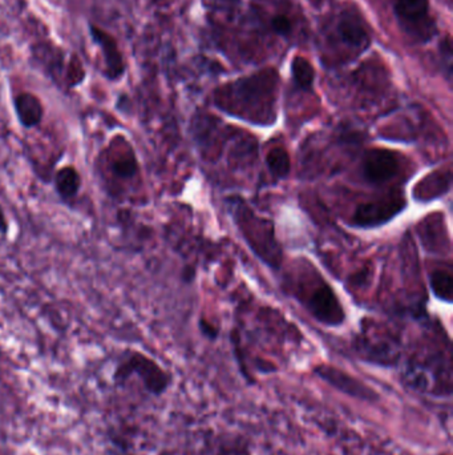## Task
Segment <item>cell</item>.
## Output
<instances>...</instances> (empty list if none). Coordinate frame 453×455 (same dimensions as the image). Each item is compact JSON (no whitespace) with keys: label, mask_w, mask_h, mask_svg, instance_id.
<instances>
[{"label":"cell","mask_w":453,"mask_h":455,"mask_svg":"<svg viewBox=\"0 0 453 455\" xmlns=\"http://www.w3.org/2000/svg\"><path fill=\"white\" fill-rule=\"evenodd\" d=\"M275 94V76L262 74L238 80L217 95L218 107L238 117L250 120H271Z\"/></svg>","instance_id":"obj_1"},{"label":"cell","mask_w":453,"mask_h":455,"mask_svg":"<svg viewBox=\"0 0 453 455\" xmlns=\"http://www.w3.org/2000/svg\"><path fill=\"white\" fill-rule=\"evenodd\" d=\"M234 206L235 220L251 248L271 266H277L280 264V249L277 242L274 241L273 226L268 221L260 220L241 203Z\"/></svg>","instance_id":"obj_2"},{"label":"cell","mask_w":453,"mask_h":455,"mask_svg":"<svg viewBox=\"0 0 453 455\" xmlns=\"http://www.w3.org/2000/svg\"><path fill=\"white\" fill-rule=\"evenodd\" d=\"M141 378L145 389L153 394H161L169 385V377L153 359L144 356L143 353L131 351L128 353L115 370V381L124 382L131 376Z\"/></svg>","instance_id":"obj_3"},{"label":"cell","mask_w":453,"mask_h":455,"mask_svg":"<svg viewBox=\"0 0 453 455\" xmlns=\"http://www.w3.org/2000/svg\"><path fill=\"white\" fill-rule=\"evenodd\" d=\"M104 165V172L109 183L124 185L138 174L140 166L135 149L123 136H116L98 160Z\"/></svg>","instance_id":"obj_4"},{"label":"cell","mask_w":453,"mask_h":455,"mask_svg":"<svg viewBox=\"0 0 453 455\" xmlns=\"http://www.w3.org/2000/svg\"><path fill=\"white\" fill-rule=\"evenodd\" d=\"M394 10L402 29L414 39L427 41L434 36V24L429 16L428 0H394Z\"/></svg>","instance_id":"obj_5"},{"label":"cell","mask_w":453,"mask_h":455,"mask_svg":"<svg viewBox=\"0 0 453 455\" xmlns=\"http://www.w3.org/2000/svg\"><path fill=\"white\" fill-rule=\"evenodd\" d=\"M405 200L399 194H388L379 200L362 204L354 214V223L359 226H377L390 221L396 214L403 211Z\"/></svg>","instance_id":"obj_6"},{"label":"cell","mask_w":453,"mask_h":455,"mask_svg":"<svg viewBox=\"0 0 453 455\" xmlns=\"http://www.w3.org/2000/svg\"><path fill=\"white\" fill-rule=\"evenodd\" d=\"M331 39L337 40V44L346 47L350 52H360L368 44V34L363 21L354 12H343L337 16L332 27Z\"/></svg>","instance_id":"obj_7"},{"label":"cell","mask_w":453,"mask_h":455,"mask_svg":"<svg viewBox=\"0 0 453 455\" xmlns=\"http://www.w3.org/2000/svg\"><path fill=\"white\" fill-rule=\"evenodd\" d=\"M363 176L371 184H383L394 179L400 169V159L392 151L372 149L363 160Z\"/></svg>","instance_id":"obj_8"},{"label":"cell","mask_w":453,"mask_h":455,"mask_svg":"<svg viewBox=\"0 0 453 455\" xmlns=\"http://www.w3.org/2000/svg\"><path fill=\"white\" fill-rule=\"evenodd\" d=\"M307 309L317 320L327 325H339L345 320V313L335 293L323 282L310 294Z\"/></svg>","instance_id":"obj_9"},{"label":"cell","mask_w":453,"mask_h":455,"mask_svg":"<svg viewBox=\"0 0 453 455\" xmlns=\"http://www.w3.org/2000/svg\"><path fill=\"white\" fill-rule=\"evenodd\" d=\"M315 373L322 379H325L327 384L332 385L334 388L346 393L351 397L359 398L363 401H372V399L377 398L372 389L368 388L357 378L351 377L350 374L339 370V369L322 365V366L315 369Z\"/></svg>","instance_id":"obj_10"},{"label":"cell","mask_w":453,"mask_h":455,"mask_svg":"<svg viewBox=\"0 0 453 455\" xmlns=\"http://www.w3.org/2000/svg\"><path fill=\"white\" fill-rule=\"evenodd\" d=\"M89 29H91L92 39L101 49L104 63H106V78L109 80H117L121 78L126 71V66H124V59L118 49L116 40L109 34H106L104 29L96 26H91Z\"/></svg>","instance_id":"obj_11"},{"label":"cell","mask_w":453,"mask_h":455,"mask_svg":"<svg viewBox=\"0 0 453 455\" xmlns=\"http://www.w3.org/2000/svg\"><path fill=\"white\" fill-rule=\"evenodd\" d=\"M12 103L15 115L23 128L31 129L41 124L44 116V107L36 95L31 92H21L14 97Z\"/></svg>","instance_id":"obj_12"},{"label":"cell","mask_w":453,"mask_h":455,"mask_svg":"<svg viewBox=\"0 0 453 455\" xmlns=\"http://www.w3.org/2000/svg\"><path fill=\"white\" fill-rule=\"evenodd\" d=\"M55 191L64 201H69L78 196L81 189V176L73 165H66L60 168L54 179Z\"/></svg>","instance_id":"obj_13"},{"label":"cell","mask_w":453,"mask_h":455,"mask_svg":"<svg viewBox=\"0 0 453 455\" xmlns=\"http://www.w3.org/2000/svg\"><path fill=\"white\" fill-rule=\"evenodd\" d=\"M452 274L449 271H436L431 276V288L434 296L445 302L452 301Z\"/></svg>","instance_id":"obj_14"},{"label":"cell","mask_w":453,"mask_h":455,"mask_svg":"<svg viewBox=\"0 0 453 455\" xmlns=\"http://www.w3.org/2000/svg\"><path fill=\"white\" fill-rule=\"evenodd\" d=\"M292 76L295 84L302 89H310L314 83V68L309 60L303 58H295L292 60Z\"/></svg>","instance_id":"obj_15"},{"label":"cell","mask_w":453,"mask_h":455,"mask_svg":"<svg viewBox=\"0 0 453 455\" xmlns=\"http://www.w3.org/2000/svg\"><path fill=\"white\" fill-rule=\"evenodd\" d=\"M271 174L277 177H286L290 172V159L283 148H274L266 157Z\"/></svg>","instance_id":"obj_16"},{"label":"cell","mask_w":453,"mask_h":455,"mask_svg":"<svg viewBox=\"0 0 453 455\" xmlns=\"http://www.w3.org/2000/svg\"><path fill=\"white\" fill-rule=\"evenodd\" d=\"M271 26L275 34H278L280 36H289L292 32V23L290 20L289 16L278 14L271 19Z\"/></svg>","instance_id":"obj_17"},{"label":"cell","mask_w":453,"mask_h":455,"mask_svg":"<svg viewBox=\"0 0 453 455\" xmlns=\"http://www.w3.org/2000/svg\"><path fill=\"white\" fill-rule=\"evenodd\" d=\"M200 329L203 331V334L209 339H215L217 337V329L213 326L212 324H208L205 321L201 320L200 322Z\"/></svg>","instance_id":"obj_18"},{"label":"cell","mask_w":453,"mask_h":455,"mask_svg":"<svg viewBox=\"0 0 453 455\" xmlns=\"http://www.w3.org/2000/svg\"><path fill=\"white\" fill-rule=\"evenodd\" d=\"M0 232L4 233V234L9 232V223H7L6 214L3 212L1 206H0Z\"/></svg>","instance_id":"obj_19"}]
</instances>
